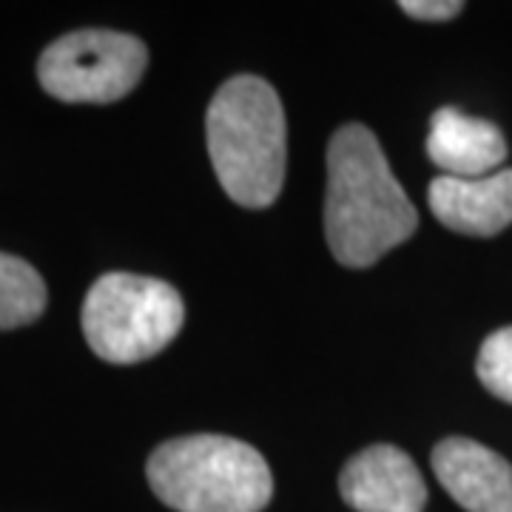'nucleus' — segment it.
I'll list each match as a JSON object with an SVG mask.
<instances>
[{
	"instance_id": "obj_1",
	"label": "nucleus",
	"mask_w": 512,
	"mask_h": 512,
	"mask_svg": "<svg viewBox=\"0 0 512 512\" xmlns=\"http://www.w3.org/2000/svg\"><path fill=\"white\" fill-rule=\"evenodd\" d=\"M419 228V214L384 160L373 131L342 126L328 146L325 234L348 268H370Z\"/></svg>"
},
{
	"instance_id": "obj_2",
	"label": "nucleus",
	"mask_w": 512,
	"mask_h": 512,
	"mask_svg": "<svg viewBox=\"0 0 512 512\" xmlns=\"http://www.w3.org/2000/svg\"><path fill=\"white\" fill-rule=\"evenodd\" d=\"M208 154L225 194L245 208H268L285 183L288 128L279 94L254 74L222 83L205 117Z\"/></svg>"
},
{
	"instance_id": "obj_3",
	"label": "nucleus",
	"mask_w": 512,
	"mask_h": 512,
	"mask_svg": "<svg viewBox=\"0 0 512 512\" xmlns=\"http://www.w3.org/2000/svg\"><path fill=\"white\" fill-rule=\"evenodd\" d=\"M148 484L177 512H262L274 495L265 458L228 436H185L160 444L146 467Z\"/></svg>"
},
{
	"instance_id": "obj_4",
	"label": "nucleus",
	"mask_w": 512,
	"mask_h": 512,
	"mask_svg": "<svg viewBox=\"0 0 512 512\" xmlns=\"http://www.w3.org/2000/svg\"><path fill=\"white\" fill-rule=\"evenodd\" d=\"M183 322V296L151 276L123 271L100 276L83 302L86 342L111 365L151 359L180 333Z\"/></svg>"
},
{
	"instance_id": "obj_5",
	"label": "nucleus",
	"mask_w": 512,
	"mask_h": 512,
	"mask_svg": "<svg viewBox=\"0 0 512 512\" xmlns=\"http://www.w3.org/2000/svg\"><path fill=\"white\" fill-rule=\"evenodd\" d=\"M146 63V46L137 37L80 29L57 37L40 55L37 77L63 103H114L140 83Z\"/></svg>"
},
{
	"instance_id": "obj_6",
	"label": "nucleus",
	"mask_w": 512,
	"mask_h": 512,
	"mask_svg": "<svg viewBox=\"0 0 512 512\" xmlns=\"http://www.w3.org/2000/svg\"><path fill=\"white\" fill-rule=\"evenodd\" d=\"M339 493L356 512H421L427 504L419 467L393 444H376L350 458Z\"/></svg>"
},
{
	"instance_id": "obj_7",
	"label": "nucleus",
	"mask_w": 512,
	"mask_h": 512,
	"mask_svg": "<svg viewBox=\"0 0 512 512\" xmlns=\"http://www.w3.org/2000/svg\"><path fill=\"white\" fill-rule=\"evenodd\" d=\"M441 487L467 512H512V464L473 439H444L433 450Z\"/></svg>"
},
{
	"instance_id": "obj_8",
	"label": "nucleus",
	"mask_w": 512,
	"mask_h": 512,
	"mask_svg": "<svg viewBox=\"0 0 512 512\" xmlns=\"http://www.w3.org/2000/svg\"><path fill=\"white\" fill-rule=\"evenodd\" d=\"M427 202L450 231L467 237H495L512 225V168L473 180L441 174L430 183Z\"/></svg>"
},
{
	"instance_id": "obj_9",
	"label": "nucleus",
	"mask_w": 512,
	"mask_h": 512,
	"mask_svg": "<svg viewBox=\"0 0 512 512\" xmlns=\"http://www.w3.org/2000/svg\"><path fill=\"white\" fill-rule=\"evenodd\" d=\"M507 151V140L493 123L470 117L456 106H444L430 120L427 154L447 177L473 180L495 174L507 160Z\"/></svg>"
},
{
	"instance_id": "obj_10",
	"label": "nucleus",
	"mask_w": 512,
	"mask_h": 512,
	"mask_svg": "<svg viewBox=\"0 0 512 512\" xmlns=\"http://www.w3.org/2000/svg\"><path fill=\"white\" fill-rule=\"evenodd\" d=\"M46 282L29 262L0 251V330L32 325L46 311Z\"/></svg>"
},
{
	"instance_id": "obj_11",
	"label": "nucleus",
	"mask_w": 512,
	"mask_h": 512,
	"mask_svg": "<svg viewBox=\"0 0 512 512\" xmlns=\"http://www.w3.org/2000/svg\"><path fill=\"white\" fill-rule=\"evenodd\" d=\"M478 379L504 402L512 404V328H501L484 339L478 350Z\"/></svg>"
},
{
	"instance_id": "obj_12",
	"label": "nucleus",
	"mask_w": 512,
	"mask_h": 512,
	"mask_svg": "<svg viewBox=\"0 0 512 512\" xmlns=\"http://www.w3.org/2000/svg\"><path fill=\"white\" fill-rule=\"evenodd\" d=\"M399 6L416 20H450L464 9V3L458 0H404Z\"/></svg>"
}]
</instances>
